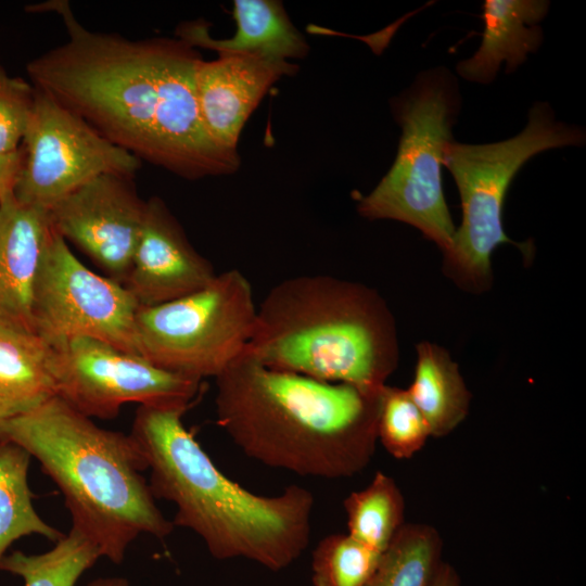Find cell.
I'll use <instances>...</instances> for the list:
<instances>
[{
	"label": "cell",
	"instance_id": "7",
	"mask_svg": "<svg viewBox=\"0 0 586 586\" xmlns=\"http://www.w3.org/2000/svg\"><path fill=\"white\" fill-rule=\"evenodd\" d=\"M454 76L443 67L420 74L393 102L402 127L396 158L378 186L358 202L368 219H393L419 229L446 252L456 232L445 201L442 166L459 112Z\"/></svg>",
	"mask_w": 586,
	"mask_h": 586
},
{
	"label": "cell",
	"instance_id": "29",
	"mask_svg": "<svg viewBox=\"0 0 586 586\" xmlns=\"http://www.w3.org/2000/svg\"><path fill=\"white\" fill-rule=\"evenodd\" d=\"M87 586H129L124 577H99L88 583Z\"/></svg>",
	"mask_w": 586,
	"mask_h": 586
},
{
	"label": "cell",
	"instance_id": "27",
	"mask_svg": "<svg viewBox=\"0 0 586 586\" xmlns=\"http://www.w3.org/2000/svg\"><path fill=\"white\" fill-rule=\"evenodd\" d=\"M23 161L22 145L15 151L0 153V203L14 192Z\"/></svg>",
	"mask_w": 586,
	"mask_h": 586
},
{
	"label": "cell",
	"instance_id": "25",
	"mask_svg": "<svg viewBox=\"0 0 586 586\" xmlns=\"http://www.w3.org/2000/svg\"><path fill=\"white\" fill-rule=\"evenodd\" d=\"M431 436L423 415L407 388L384 385L380 395L378 441L396 459H409Z\"/></svg>",
	"mask_w": 586,
	"mask_h": 586
},
{
	"label": "cell",
	"instance_id": "14",
	"mask_svg": "<svg viewBox=\"0 0 586 586\" xmlns=\"http://www.w3.org/2000/svg\"><path fill=\"white\" fill-rule=\"evenodd\" d=\"M297 67L253 54H224L199 62L195 92L199 112L209 137L237 151L243 126L268 90Z\"/></svg>",
	"mask_w": 586,
	"mask_h": 586
},
{
	"label": "cell",
	"instance_id": "9",
	"mask_svg": "<svg viewBox=\"0 0 586 586\" xmlns=\"http://www.w3.org/2000/svg\"><path fill=\"white\" fill-rule=\"evenodd\" d=\"M139 308L125 285L87 268L53 230L33 297V329L41 340L53 347L93 339L139 355Z\"/></svg>",
	"mask_w": 586,
	"mask_h": 586
},
{
	"label": "cell",
	"instance_id": "13",
	"mask_svg": "<svg viewBox=\"0 0 586 586\" xmlns=\"http://www.w3.org/2000/svg\"><path fill=\"white\" fill-rule=\"evenodd\" d=\"M216 275L165 202L158 196L146 200L143 227L124 282L138 305L150 307L186 296L206 286Z\"/></svg>",
	"mask_w": 586,
	"mask_h": 586
},
{
	"label": "cell",
	"instance_id": "19",
	"mask_svg": "<svg viewBox=\"0 0 586 586\" xmlns=\"http://www.w3.org/2000/svg\"><path fill=\"white\" fill-rule=\"evenodd\" d=\"M416 348L415 377L407 391L426 420L431 436L442 437L464 420L471 394L444 347L424 341Z\"/></svg>",
	"mask_w": 586,
	"mask_h": 586
},
{
	"label": "cell",
	"instance_id": "12",
	"mask_svg": "<svg viewBox=\"0 0 586 586\" xmlns=\"http://www.w3.org/2000/svg\"><path fill=\"white\" fill-rule=\"evenodd\" d=\"M133 178L98 176L48 209L53 230L123 285L146 211Z\"/></svg>",
	"mask_w": 586,
	"mask_h": 586
},
{
	"label": "cell",
	"instance_id": "11",
	"mask_svg": "<svg viewBox=\"0 0 586 586\" xmlns=\"http://www.w3.org/2000/svg\"><path fill=\"white\" fill-rule=\"evenodd\" d=\"M51 349L55 395L89 418L113 419L127 403L189 408L201 390V380L102 341L74 339Z\"/></svg>",
	"mask_w": 586,
	"mask_h": 586
},
{
	"label": "cell",
	"instance_id": "10",
	"mask_svg": "<svg viewBox=\"0 0 586 586\" xmlns=\"http://www.w3.org/2000/svg\"><path fill=\"white\" fill-rule=\"evenodd\" d=\"M22 146L24 161L15 198L50 209L104 174L135 177L142 162L111 143L85 119L37 89Z\"/></svg>",
	"mask_w": 586,
	"mask_h": 586
},
{
	"label": "cell",
	"instance_id": "15",
	"mask_svg": "<svg viewBox=\"0 0 586 586\" xmlns=\"http://www.w3.org/2000/svg\"><path fill=\"white\" fill-rule=\"evenodd\" d=\"M52 233L48 209L14 192L0 203V322L34 332V289Z\"/></svg>",
	"mask_w": 586,
	"mask_h": 586
},
{
	"label": "cell",
	"instance_id": "5",
	"mask_svg": "<svg viewBox=\"0 0 586 586\" xmlns=\"http://www.w3.org/2000/svg\"><path fill=\"white\" fill-rule=\"evenodd\" d=\"M265 366L380 394L399 360L394 317L358 282L301 275L276 284L257 308L244 349Z\"/></svg>",
	"mask_w": 586,
	"mask_h": 586
},
{
	"label": "cell",
	"instance_id": "23",
	"mask_svg": "<svg viewBox=\"0 0 586 586\" xmlns=\"http://www.w3.org/2000/svg\"><path fill=\"white\" fill-rule=\"evenodd\" d=\"M100 557L98 546L72 525L68 534L43 553L14 550L3 556L0 570L22 577L24 586H75Z\"/></svg>",
	"mask_w": 586,
	"mask_h": 586
},
{
	"label": "cell",
	"instance_id": "28",
	"mask_svg": "<svg viewBox=\"0 0 586 586\" xmlns=\"http://www.w3.org/2000/svg\"><path fill=\"white\" fill-rule=\"evenodd\" d=\"M433 586H461V581L456 569L448 562L443 561L438 568Z\"/></svg>",
	"mask_w": 586,
	"mask_h": 586
},
{
	"label": "cell",
	"instance_id": "2",
	"mask_svg": "<svg viewBox=\"0 0 586 586\" xmlns=\"http://www.w3.org/2000/svg\"><path fill=\"white\" fill-rule=\"evenodd\" d=\"M215 380L217 424L247 457L329 480L371 461L381 393L271 369L245 351Z\"/></svg>",
	"mask_w": 586,
	"mask_h": 586
},
{
	"label": "cell",
	"instance_id": "3",
	"mask_svg": "<svg viewBox=\"0 0 586 586\" xmlns=\"http://www.w3.org/2000/svg\"><path fill=\"white\" fill-rule=\"evenodd\" d=\"M180 406H139L130 435L150 469L154 498L176 506L174 526L193 531L219 560L244 558L271 571L292 564L311 532L313 494L298 485L263 496L227 477L186 429Z\"/></svg>",
	"mask_w": 586,
	"mask_h": 586
},
{
	"label": "cell",
	"instance_id": "16",
	"mask_svg": "<svg viewBox=\"0 0 586 586\" xmlns=\"http://www.w3.org/2000/svg\"><path fill=\"white\" fill-rule=\"evenodd\" d=\"M232 16L237 24L228 39H214L203 20L179 24L175 34L194 48L224 54H253L267 60L290 62L304 58L309 47L292 24L283 4L276 0H234Z\"/></svg>",
	"mask_w": 586,
	"mask_h": 586
},
{
	"label": "cell",
	"instance_id": "26",
	"mask_svg": "<svg viewBox=\"0 0 586 586\" xmlns=\"http://www.w3.org/2000/svg\"><path fill=\"white\" fill-rule=\"evenodd\" d=\"M36 89L0 64V153L17 150L34 110Z\"/></svg>",
	"mask_w": 586,
	"mask_h": 586
},
{
	"label": "cell",
	"instance_id": "1",
	"mask_svg": "<svg viewBox=\"0 0 586 586\" xmlns=\"http://www.w3.org/2000/svg\"><path fill=\"white\" fill-rule=\"evenodd\" d=\"M26 11L59 14L67 40L26 65L30 82L141 162L196 180L235 171L237 151L219 146L200 116L196 48L179 38L129 39L94 31L67 1Z\"/></svg>",
	"mask_w": 586,
	"mask_h": 586
},
{
	"label": "cell",
	"instance_id": "22",
	"mask_svg": "<svg viewBox=\"0 0 586 586\" xmlns=\"http://www.w3.org/2000/svg\"><path fill=\"white\" fill-rule=\"evenodd\" d=\"M347 534L364 545L383 552L405 524V499L395 480L378 471L362 489L343 501Z\"/></svg>",
	"mask_w": 586,
	"mask_h": 586
},
{
	"label": "cell",
	"instance_id": "4",
	"mask_svg": "<svg viewBox=\"0 0 586 586\" xmlns=\"http://www.w3.org/2000/svg\"><path fill=\"white\" fill-rule=\"evenodd\" d=\"M0 440L36 458L60 488L72 525L122 563L141 534L166 538L174 524L160 510L142 471L146 460L130 434L98 426L59 396L0 421Z\"/></svg>",
	"mask_w": 586,
	"mask_h": 586
},
{
	"label": "cell",
	"instance_id": "8",
	"mask_svg": "<svg viewBox=\"0 0 586 586\" xmlns=\"http://www.w3.org/2000/svg\"><path fill=\"white\" fill-rule=\"evenodd\" d=\"M257 307L250 281L238 269L177 300L140 307L138 353L152 364L196 380L218 377L244 352Z\"/></svg>",
	"mask_w": 586,
	"mask_h": 586
},
{
	"label": "cell",
	"instance_id": "21",
	"mask_svg": "<svg viewBox=\"0 0 586 586\" xmlns=\"http://www.w3.org/2000/svg\"><path fill=\"white\" fill-rule=\"evenodd\" d=\"M443 540L435 527L405 523L382 552L367 586H433Z\"/></svg>",
	"mask_w": 586,
	"mask_h": 586
},
{
	"label": "cell",
	"instance_id": "17",
	"mask_svg": "<svg viewBox=\"0 0 586 586\" xmlns=\"http://www.w3.org/2000/svg\"><path fill=\"white\" fill-rule=\"evenodd\" d=\"M549 2L545 0H485L484 31L479 50L457 65L458 74L470 81L492 82L505 61L513 72L543 41L540 21Z\"/></svg>",
	"mask_w": 586,
	"mask_h": 586
},
{
	"label": "cell",
	"instance_id": "18",
	"mask_svg": "<svg viewBox=\"0 0 586 586\" xmlns=\"http://www.w3.org/2000/svg\"><path fill=\"white\" fill-rule=\"evenodd\" d=\"M51 347L35 332L0 322V421L55 396Z\"/></svg>",
	"mask_w": 586,
	"mask_h": 586
},
{
	"label": "cell",
	"instance_id": "24",
	"mask_svg": "<svg viewBox=\"0 0 586 586\" xmlns=\"http://www.w3.org/2000/svg\"><path fill=\"white\" fill-rule=\"evenodd\" d=\"M382 552L351 535L330 534L315 547L311 558L314 586H367Z\"/></svg>",
	"mask_w": 586,
	"mask_h": 586
},
{
	"label": "cell",
	"instance_id": "6",
	"mask_svg": "<svg viewBox=\"0 0 586 586\" xmlns=\"http://www.w3.org/2000/svg\"><path fill=\"white\" fill-rule=\"evenodd\" d=\"M584 142L582 128L556 120L549 104L536 102L524 129L510 139L486 144L447 143L443 165L456 181L462 222L444 252L445 273L459 286L482 292L492 283L491 256L499 244H515L530 253L532 246L513 242L504 229V204L510 183L532 156Z\"/></svg>",
	"mask_w": 586,
	"mask_h": 586
},
{
	"label": "cell",
	"instance_id": "20",
	"mask_svg": "<svg viewBox=\"0 0 586 586\" xmlns=\"http://www.w3.org/2000/svg\"><path fill=\"white\" fill-rule=\"evenodd\" d=\"M30 457L20 445L0 440V560L23 536L38 534L54 543L64 536L46 523L33 506L27 482Z\"/></svg>",
	"mask_w": 586,
	"mask_h": 586
}]
</instances>
